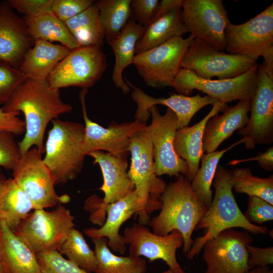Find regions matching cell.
<instances>
[{
	"instance_id": "cell-1",
	"label": "cell",
	"mask_w": 273,
	"mask_h": 273,
	"mask_svg": "<svg viewBox=\"0 0 273 273\" xmlns=\"http://www.w3.org/2000/svg\"><path fill=\"white\" fill-rule=\"evenodd\" d=\"M2 108L7 112H22L24 116L25 134L18 143L23 155L33 146L44 153L43 138L48 124L70 112L73 108L62 100L60 89L52 87L47 80L28 77L16 88Z\"/></svg>"
},
{
	"instance_id": "cell-2",
	"label": "cell",
	"mask_w": 273,
	"mask_h": 273,
	"mask_svg": "<svg viewBox=\"0 0 273 273\" xmlns=\"http://www.w3.org/2000/svg\"><path fill=\"white\" fill-rule=\"evenodd\" d=\"M160 200V212L150 219L148 225L160 236L167 235L173 230L180 232L184 238L183 251L187 254L193 244V232L208 207L201 201L191 182L182 175L167 185Z\"/></svg>"
},
{
	"instance_id": "cell-3",
	"label": "cell",
	"mask_w": 273,
	"mask_h": 273,
	"mask_svg": "<svg viewBox=\"0 0 273 273\" xmlns=\"http://www.w3.org/2000/svg\"><path fill=\"white\" fill-rule=\"evenodd\" d=\"M213 180L215 192L211 203L195 228L196 231L204 230V235L193 241L187 254L190 260L200 253L207 240L225 229L241 228L257 235H264L268 232L267 227L249 222L241 212L233 193L231 171L218 166Z\"/></svg>"
},
{
	"instance_id": "cell-4",
	"label": "cell",
	"mask_w": 273,
	"mask_h": 273,
	"mask_svg": "<svg viewBox=\"0 0 273 273\" xmlns=\"http://www.w3.org/2000/svg\"><path fill=\"white\" fill-rule=\"evenodd\" d=\"M128 150L131 161L128 176L138 197L134 216L138 217V223L146 225L151 213L160 210V197L167 184L155 172L153 147L146 127L131 137Z\"/></svg>"
},
{
	"instance_id": "cell-5",
	"label": "cell",
	"mask_w": 273,
	"mask_h": 273,
	"mask_svg": "<svg viewBox=\"0 0 273 273\" xmlns=\"http://www.w3.org/2000/svg\"><path fill=\"white\" fill-rule=\"evenodd\" d=\"M51 122L42 161L57 185L75 179L82 171L86 156L81 150L84 125L58 118Z\"/></svg>"
},
{
	"instance_id": "cell-6",
	"label": "cell",
	"mask_w": 273,
	"mask_h": 273,
	"mask_svg": "<svg viewBox=\"0 0 273 273\" xmlns=\"http://www.w3.org/2000/svg\"><path fill=\"white\" fill-rule=\"evenodd\" d=\"M74 216L62 204L51 211L35 209L23 219L15 232L36 254L58 250L74 228Z\"/></svg>"
},
{
	"instance_id": "cell-7",
	"label": "cell",
	"mask_w": 273,
	"mask_h": 273,
	"mask_svg": "<svg viewBox=\"0 0 273 273\" xmlns=\"http://www.w3.org/2000/svg\"><path fill=\"white\" fill-rule=\"evenodd\" d=\"M225 49L232 54L263 58V64L273 71V4L249 21L230 23L225 30Z\"/></svg>"
},
{
	"instance_id": "cell-8",
	"label": "cell",
	"mask_w": 273,
	"mask_h": 273,
	"mask_svg": "<svg viewBox=\"0 0 273 273\" xmlns=\"http://www.w3.org/2000/svg\"><path fill=\"white\" fill-rule=\"evenodd\" d=\"M194 39L191 34L186 38L173 37L157 47L135 55L132 64L148 85L157 88L170 86Z\"/></svg>"
},
{
	"instance_id": "cell-9",
	"label": "cell",
	"mask_w": 273,
	"mask_h": 273,
	"mask_svg": "<svg viewBox=\"0 0 273 273\" xmlns=\"http://www.w3.org/2000/svg\"><path fill=\"white\" fill-rule=\"evenodd\" d=\"M258 68L257 64L239 76L217 79L203 78L191 70L181 68L170 87L179 94L188 96L194 89L200 90L222 104L251 99L256 88Z\"/></svg>"
},
{
	"instance_id": "cell-10",
	"label": "cell",
	"mask_w": 273,
	"mask_h": 273,
	"mask_svg": "<svg viewBox=\"0 0 273 273\" xmlns=\"http://www.w3.org/2000/svg\"><path fill=\"white\" fill-rule=\"evenodd\" d=\"M107 66L101 47L80 46L71 50L47 80L54 88L75 86L88 89L100 79Z\"/></svg>"
},
{
	"instance_id": "cell-11",
	"label": "cell",
	"mask_w": 273,
	"mask_h": 273,
	"mask_svg": "<svg viewBox=\"0 0 273 273\" xmlns=\"http://www.w3.org/2000/svg\"><path fill=\"white\" fill-rule=\"evenodd\" d=\"M42 153L35 147L24 154L13 171V178L31 199L37 209L56 207L70 200L67 195L59 196L55 181L42 161Z\"/></svg>"
},
{
	"instance_id": "cell-12",
	"label": "cell",
	"mask_w": 273,
	"mask_h": 273,
	"mask_svg": "<svg viewBox=\"0 0 273 273\" xmlns=\"http://www.w3.org/2000/svg\"><path fill=\"white\" fill-rule=\"evenodd\" d=\"M87 155L93 157L94 164L100 166L103 177V184L99 189L103 192V199L94 195L86 199L85 208L91 211L89 219L92 223L102 226L106 219V208L131 193L134 187L128 176L127 159L115 157L102 151H95Z\"/></svg>"
},
{
	"instance_id": "cell-13",
	"label": "cell",
	"mask_w": 273,
	"mask_h": 273,
	"mask_svg": "<svg viewBox=\"0 0 273 273\" xmlns=\"http://www.w3.org/2000/svg\"><path fill=\"white\" fill-rule=\"evenodd\" d=\"M257 59L225 53L194 39L181 63V68L193 71L205 79L217 77L228 79L239 76L252 69Z\"/></svg>"
},
{
	"instance_id": "cell-14",
	"label": "cell",
	"mask_w": 273,
	"mask_h": 273,
	"mask_svg": "<svg viewBox=\"0 0 273 273\" xmlns=\"http://www.w3.org/2000/svg\"><path fill=\"white\" fill-rule=\"evenodd\" d=\"M181 8L183 22L195 39L225 49V30L230 21L221 0H184Z\"/></svg>"
},
{
	"instance_id": "cell-15",
	"label": "cell",
	"mask_w": 273,
	"mask_h": 273,
	"mask_svg": "<svg viewBox=\"0 0 273 273\" xmlns=\"http://www.w3.org/2000/svg\"><path fill=\"white\" fill-rule=\"evenodd\" d=\"M250 116L246 126L237 133L247 149L273 142V71L264 64L258 66L257 85L251 99Z\"/></svg>"
},
{
	"instance_id": "cell-16",
	"label": "cell",
	"mask_w": 273,
	"mask_h": 273,
	"mask_svg": "<svg viewBox=\"0 0 273 273\" xmlns=\"http://www.w3.org/2000/svg\"><path fill=\"white\" fill-rule=\"evenodd\" d=\"M149 111L152 120L146 129L153 147L154 167L156 175L176 177L182 175L187 177V164L174 149V136L178 129L175 114L167 108L162 115L156 106L151 107Z\"/></svg>"
},
{
	"instance_id": "cell-17",
	"label": "cell",
	"mask_w": 273,
	"mask_h": 273,
	"mask_svg": "<svg viewBox=\"0 0 273 273\" xmlns=\"http://www.w3.org/2000/svg\"><path fill=\"white\" fill-rule=\"evenodd\" d=\"M253 238L247 231L225 229L203 245V259L206 264L205 273H245L248 265L247 246Z\"/></svg>"
},
{
	"instance_id": "cell-18",
	"label": "cell",
	"mask_w": 273,
	"mask_h": 273,
	"mask_svg": "<svg viewBox=\"0 0 273 273\" xmlns=\"http://www.w3.org/2000/svg\"><path fill=\"white\" fill-rule=\"evenodd\" d=\"M87 89H82L79 99L84 121V134L81 150L84 154L95 151H104L115 157L127 159L131 137L144 129L146 122L135 119L131 122L117 123L113 121L104 127L93 121L87 116L85 97Z\"/></svg>"
},
{
	"instance_id": "cell-19",
	"label": "cell",
	"mask_w": 273,
	"mask_h": 273,
	"mask_svg": "<svg viewBox=\"0 0 273 273\" xmlns=\"http://www.w3.org/2000/svg\"><path fill=\"white\" fill-rule=\"evenodd\" d=\"M126 245H129V256H144L151 262L156 260L164 261L174 273H186L178 263L176 252L183 246L184 238L177 230H173L165 236L151 232L146 225L134 223L124 232Z\"/></svg>"
},
{
	"instance_id": "cell-20",
	"label": "cell",
	"mask_w": 273,
	"mask_h": 273,
	"mask_svg": "<svg viewBox=\"0 0 273 273\" xmlns=\"http://www.w3.org/2000/svg\"><path fill=\"white\" fill-rule=\"evenodd\" d=\"M25 21L16 15L8 1L0 3V63L19 68L33 46Z\"/></svg>"
},
{
	"instance_id": "cell-21",
	"label": "cell",
	"mask_w": 273,
	"mask_h": 273,
	"mask_svg": "<svg viewBox=\"0 0 273 273\" xmlns=\"http://www.w3.org/2000/svg\"><path fill=\"white\" fill-rule=\"evenodd\" d=\"M133 87L131 98L137 106L134 119L146 122L150 116V108L157 105L166 106L175 114L177 118L178 129L188 126L194 115L201 109L208 105H213L217 101L211 97L200 94L188 96L173 94L167 98H156L150 96L130 82Z\"/></svg>"
},
{
	"instance_id": "cell-22",
	"label": "cell",
	"mask_w": 273,
	"mask_h": 273,
	"mask_svg": "<svg viewBox=\"0 0 273 273\" xmlns=\"http://www.w3.org/2000/svg\"><path fill=\"white\" fill-rule=\"evenodd\" d=\"M137 208L138 197L134 190L122 199L107 206L105 221L100 228H90L83 231L92 239L106 238L110 249L124 254L126 244L124 236L120 235L119 231L122 224L134 215Z\"/></svg>"
},
{
	"instance_id": "cell-23",
	"label": "cell",
	"mask_w": 273,
	"mask_h": 273,
	"mask_svg": "<svg viewBox=\"0 0 273 273\" xmlns=\"http://www.w3.org/2000/svg\"><path fill=\"white\" fill-rule=\"evenodd\" d=\"M251 100H241L235 106H227L221 114H217L208 121L203 138L204 153L216 151L235 131L246 126L249 117Z\"/></svg>"
},
{
	"instance_id": "cell-24",
	"label": "cell",
	"mask_w": 273,
	"mask_h": 273,
	"mask_svg": "<svg viewBox=\"0 0 273 273\" xmlns=\"http://www.w3.org/2000/svg\"><path fill=\"white\" fill-rule=\"evenodd\" d=\"M227 106L226 104L217 101L201 121L192 126L177 129L175 132L174 149L176 154L187 164V177L190 182L199 168L201 158L204 154L203 138L205 126L211 118L219 112H222Z\"/></svg>"
},
{
	"instance_id": "cell-25",
	"label": "cell",
	"mask_w": 273,
	"mask_h": 273,
	"mask_svg": "<svg viewBox=\"0 0 273 273\" xmlns=\"http://www.w3.org/2000/svg\"><path fill=\"white\" fill-rule=\"evenodd\" d=\"M0 247L6 273H41L36 254L4 222L0 223Z\"/></svg>"
},
{
	"instance_id": "cell-26",
	"label": "cell",
	"mask_w": 273,
	"mask_h": 273,
	"mask_svg": "<svg viewBox=\"0 0 273 273\" xmlns=\"http://www.w3.org/2000/svg\"><path fill=\"white\" fill-rule=\"evenodd\" d=\"M71 51L68 48L42 39H35L19 68L30 78L47 80L58 63Z\"/></svg>"
},
{
	"instance_id": "cell-27",
	"label": "cell",
	"mask_w": 273,
	"mask_h": 273,
	"mask_svg": "<svg viewBox=\"0 0 273 273\" xmlns=\"http://www.w3.org/2000/svg\"><path fill=\"white\" fill-rule=\"evenodd\" d=\"M145 29L134 20H128L118 36L109 44L115 56L112 79L115 86L125 94L130 91V88L123 80L122 72L133 63L137 42Z\"/></svg>"
},
{
	"instance_id": "cell-28",
	"label": "cell",
	"mask_w": 273,
	"mask_h": 273,
	"mask_svg": "<svg viewBox=\"0 0 273 273\" xmlns=\"http://www.w3.org/2000/svg\"><path fill=\"white\" fill-rule=\"evenodd\" d=\"M37 209L13 178L6 179L0 187V223L15 232L21 221Z\"/></svg>"
},
{
	"instance_id": "cell-29",
	"label": "cell",
	"mask_w": 273,
	"mask_h": 273,
	"mask_svg": "<svg viewBox=\"0 0 273 273\" xmlns=\"http://www.w3.org/2000/svg\"><path fill=\"white\" fill-rule=\"evenodd\" d=\"M189 32L183 22L181 8L172 10L153 20L137 42L135 55L157 47L170 38Z\"/></svg>"
},
{
	"instance_id": "cell-30",
	"label": "cell",
	"mask_w": 273,
	"mask_h": 273,
	"mask_svg": "<svg viewBox=\"0 0 273 273\" xmlns=\"http://www.w3.org/2000/svg\"><path fill=\"white\" fill-rule=\"evenodd\" d=\"M24 19L29 33L34 40L59 42L71 50L79 47L65 23L52 10L33 17Z\"/></svg>"
},
{
	"instance_id": "cell-31",
	"label": "cell",
	"mask_w": 273,
	"mask_h": 273,
	"mask_svg": "<svg viewBox=\"0 0 273 273\" xmlns=\"http://www.w3.org/2000/svg\"><path fill=\"white\" fill-rule=\"evenodd\" d=\"M95 245L97 265L95 273H145L146 262L142 257L118 256L108 246V240L101 237L92 239Z\"/></svg>"
},
{
	"instance_id": "cell-32",
	"label": "cell",
	"mask_w": 273,
	"mask_h": 273,
	"mask_svg": "<svg viewBox=\"0 0 273 273\" xmlns=\"http://www.w3.org/2000/svg\"><path fill=\"white\" fill-rule=\"evenodd\" d=\"M65 23L79 47L103 45L105 35L96 2Z\"/></svg>"
},
{
	"instance_id": "cell-33",
	"label": "cell",
	"mask_w": 273,
	"mask_h": 273,
	"mask_svg": "<svg viewBox=\"0 0 273 273\" xmlns=\"http://www.w3.org/2000/svg\"><path fill=\"white\" fill-rule=\"evenodd\" d=\"M131 0H100L96 2L105 39L109 44L127 24L130 14Z\"/></svg>"
},
{
	"instance_id": "cell-34",
	"label": "cell",
	"mask_w": 273,
	"mask_h": 273,
	"mask_svg": "<svg viewBox=\"0 0 273 273\" xmlns=\"http://www.w3.org/2000/svg\"><path fill=\"white\" fill-rule=\"evenodd\" d=\"M242 144L241 140L221 150L203 154L201 158V166L191 181V187L201 200L209 207L213 198V191L211 189L218 163L224 154L236 146Z\"/></svg>"
},
{
	"instance_id": "cell-35",
	"label": "cell",
	"mask_w": 273,
	"mask_h": 273,
	"mask_svg": "<svg viewBox=\"0 0 273 273\" xmlns=\"http://www.w3.org/2000/svg\"><path fill=\"white\" fill-rule=\"evenodd\" d=\"M233 189L238 194L261 198L273 205V175L262 178L254 175L248 167L231 171Z\"/></svg>"
},
{
	"instance_id": "cell-36",
	"label": "cell",
	"mask_w": 273,
	"mask_h": 273,
	"mask_svg": "<svg viewBox=\"0 0 273 273\" xmlns=\"http://www.w3.org/2000/svg\"><path fill=\"white\" fill-rule=\"evenodd\" d=\"M58 251L88 273L95 271L97 265L95 251L90 248L82 234L74 228L71 230Z\"/></svg>"
},
{
	"instance_id": "cell-37",
	"label": "cell",
	"mask_w": 273,
	"mask_h": 273,
	"mask_svg": "<svg viewBox=\"0 0 273 273\" xmlns=\"http://www.w3.org/2000/svg\"><path fill=\"white\" fill-rule=\"evenodd\" d=\"M41 273H88L57 250L36 254Z\"/></svg>"
},
{
	"instance_id": "cell-38",
	"label": "cell",
	"mask_w": 273,
	"mask_h": 273,
	"mask_svg": "<svg viewBox=\"0 0 273 273\" xmlns=\"http://www.w3.org/2000/svg\"><path fill=\"white\" fill-rule=\"evenodd\" d=\"M27 78L19 69L0 63V105L3 106L16 88Z\"/></svg>"
},
{
	"instance_id": "cell-39",
	"label": "cell",
	"mask_w": 273,
	"mask_h": 273,
	"mask_svg": "<svg viewBox=\"0 0 273 273\" xmlns=\"http://www.w3.org/2000/svg\"><path fill=\"white\" fill-rule=\"evenodd\" d=\"M22 156L15 135L7 131L0 132V169L13 170Z\"/></svg>"
},
{
	"instance_id": "cell-40",
	"label": "cell",
	"mask_w": 273,
	"mask_h": 273,
	"mask_svg": "<svg viewBox=\"0 0 273 273\" xmlns=\"http://www.w3.org/2000/svg\"><path fill=\"white\" fill-rule=\"evenodd\" d=\"M243 214L250 223L262 224L272 220L273 205L259 197H248L247 208Z\"/></svg>"
},
{
	"instance_id": "cell-41",
	"label": "cell",
	"mask_w": 273,
	"mask_h": 273,
	"mask_svg": "<svg viewBox=\"0 0 273 273\" xmlns=\"http://www.w3.org/2000/svg\"><path fill=\"white\" fill-rule=\"evenodd\" d=\"M94 3L92 0H52V12L64 23Z\"/></svg>"
},
{
	"instance_id": "cell-42",
	"label": "cell",
	"mask_w": 273,
	"mask_h": 273,
	"mask_svg": "<svg viewBox=\"0 0 273 273\" xmlns=\"http://www.w3.org/2000/svg\"><path fill=\"white\" fill-rule=\"evenodd\" d=\"M13 9L24 15V18H31L51 10L52 0H10Z\"/></svg>"
},
{
	"instance_id": "cell-43",
	"label": "cell",
	"mask_w": 273,
	"mask_h": 273,
	"mask_svg": "<svg viewBox=\"0 0 273 273\" xmlns=\"http://www.w3.org/2000/svg\"><path fill=\"white\" fill-rule=\"evenodd\" d=\"M158 0H133L130 8L138 24L145 29L152 21L159 5Z\"/></svg>"
},
{
	"instance_id": "cell-44",
	"label": "cell",
	"mask_w": 273,
	"mask_h": 273,
	"mask_svg": "<svg viewBox=\"0 0 273 273\" xmlns=\"http://www.w3.org/2000/svg\"><path fill=\"white\" fill-rule=\"evenodd\" d=\"M248 253V265L251 269L268 266L273 263V247L259 248L249 245L247 246Z\"/></svg>"
},
{
	"instance_id": "cell-45",
	"label": "cell",
	"mask_w": 273,
	"mask_h": 273,
	"mask_svg": "<svg viewBox=\"0 0 273 273\" xmlns=\"http://www.w3.org/2000/svg\"><path fill=\"white\" fill-rule=\"evenodd\" d=\"M19 112H7L0 108V132L7 131L14 135H21L25 131L24 121L19 116Z\"/></svg>"
},
{
	"instance_id": "cell-46",
	"label": "cell",
	"mask_w": 273,
	"mask_h": 273,
	"mask_svg": "<svg viewBox=\"0 0 273 273\" xmlns=\"http://www.w3.org/2000/svg\"><path fill=\"white\" fill-rule=\"evenodd\" d=\"M256 161L263 169L271 171L273 170V147H269L264 152H259L255 156L251 158L240 160H233L229 161L228 165H235L239 163Z\"/></svg>"
},
{
	"instance_id": "cell-47",
	"label": "cell",
	"mask_w": 273,
	"mask_h": 273,
	"mask_svg": "<svg viewBox=\"0 0 273 273\" xmlns=\"http://www.w3.org/2000/svg\"><path fill=\"white\" fill-rule=\"evenodd\" d=\"M184 0H162L159 2L155 14L152 20H154L173 9L181 8Z\"/></svg>"
},
{
	"instance_id": "cell-48",
	"label": "cell",
	"mask_w": 273,
	"mask_h": 273,
	"mask_svg": "<svg viewBox=\"0 0 273 273\" xmlns=\"http://www.w3.org/2000/svg\"><path fill=\"white\" fill-rule=\"evenodd\" d=\"M245 273H273L268 266L260 267H255L250 269Z\"/></svg>"
},
{
	"instance_id": "cell-49",
	"label": "cell",
	"mask_w": 273,
	"mask_h": 273,
	"mask_svg": "<svg viewBox=\"0 0 273 273\" xmlns=\"http://www.w3.org/2000/svg\"><path fill=\"white\" fill-rule=\"evenodd\" d=\"M0 273H6L4 265L0 247Z\"/></svg>"
},
{
	"instance_id": "cell-50",
	"label": "cell",
	"mask_w": 273,
	"mask_h": 273,
	"mask_svg": "<svg viewBox=\"0 0 273 273\" xmlns=\"http://www.w3.org/2000/svg\"><path fill=\"white\" fill-rule=\"evenodd\" d=\"M6 177L5 175L3 174L2 172L1 169H0V187L2 185V183L4 182V181L6 179Z\"/></svg>"
},
{
	"instance_id": "cell-51",
	"label": "cell",
	"mask_w": 273,
	"mask_h": 273,
	"mask_svg": "<svg viewBox=\"0 0 273 273\" xmlns=\"http://www.w3.org/2000/svg\"><path fill=\"white\" fill-rule=\"evenodd\" d=\"M161 273H174L171 269H169L167 270H165Z\"/></svg>"
}]
</instances>
